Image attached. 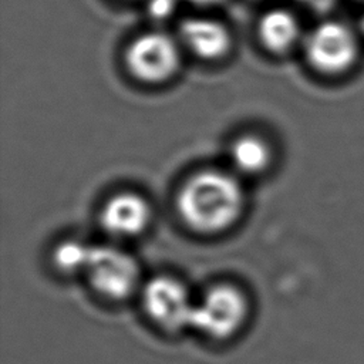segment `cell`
<instances>
[{
    "instance_id": "3957f363",
    "label": "cell",
    "mask_w": 364,
    "mask_h": 364,
    "mask_svg": "<svg viewBox=\"0 0 364 364\" xmlns=\"http://www.w3.org/2000/svg\"><path fill=\"white\" fill-rule=\"evenodd\" d=\"M85 274L95 291L112 300L128 297L139 283V266L114 246H92Z\"/></svg>"
},
{
    "instance_id": "7c38bea8",
    "label": "cell",
    "mask_w": 364,
    "mask_h": 364,
    "mask_svg": "<svg viewBox=\"0 0 364 364\" xmlns=\"http://www.w3.org/2000/svg\"><path fill=\"white\" fill-rule=\"evenodd\" d=\"M175 0H151L149 13L158 18L166 17L173 11Z\"/></svg>"
},
{
    "instance_id": "5b68a950",
    "label": "cell",
    "mask_w": 364,
    "mask_h": 364,
    "mask_svg": "<svg viewBox=\"0 0 364 364\" xmlns=\"http://www.w3.org/2000/svg\"><path fill=\"white\" fill-rule=\"evenodd\" d=\"M129 73L144 82L171 78L181 63L179 47L166 33L152 31L135 38L125 54Z\"/></svg>"
},
{
    "instance_id": "8992f818",
    "label": "cell",
    "mask_w": 364,
    "mask_h": 364,
    "mask_svg": "<svg viewBox=\"0 0 364 364\" xmlns=\"http://www.w3.org/2000/svg\"><path fill=\"white\" fill-rule=\"evenodd\" d=\"M142 304L152 321L166 330L191 327L195 303L182 282L171 276L151 279L142 290Z\"/></svg>"
},
{
    "instance_id": "ba28073f",
    "label": "cell",
    "mask_w": 364,
    "mask_h": 364,
    "mask_svg": "<svg viewBox=\"0 0 364 364\" xmlns=\"http://www.w3.org/2000/svg\"><path fill=\"white\" fill-rule=\"evenodd\" d=\"M181 36L188 48L205 60L225 55L230 47V34L216 20L193 17L181 26Z\"/></svg>"
},
{
    "instance_id": "52a82bcc",
    "label": "cell",
    "mask_w": 364,
    "mask_h": 364,
    "mask_svg": "<svg viewBox=\"0 0 364 364\" xmlns=\"http://www.w3.org/2000/svg\"><path fill=\"white\" fill-rule=\"evenodd\" d=\"M100 219L104 230L112 236H138L151 222V208L141 195L119 192L105 202Z\"/></svg>"
},
{
    "instance_id": "9c48e42d",
    "label": "cell",
    "mask_w": 364,
    "mask_h": 364,
    "mask_svg": "<svg viewBox=\"0 0 364 364\" xmlns=\"http://www.w3.org/2000/svg\"><path fill=\"white\" fill-rule=\"evenodd\" d=\"M300 36L297 18L283 9L269 10L259 21V37L273 53L289 50Z\"/></svg>"
},
{
    "instance_id": "277c9868",
    "label": "cell",
    "mask_w": 364,
    "mask_h": 364,
    "mask_svg": "<svg viewBox=\"0 0 364 364\" xmlns=\"http://www.w3.org/2000/svg\"><path fill=\"white\" fill-rule=\"evenodd\" d=\"M306 57L320 73L338 74L353 65L358 51L354 31L340 21L317 24L306 38Z\"/></svg>"
},
{
    "instance_id": "4fadbf2b",
    "label": "cell",
    "mask_w": 364,
    "mask_h": 364,
    "mask_svg": "<svg viewBox=\"0 0 364 364\" xmlns=\"http://www.w3.org/2000/svg\"><path fill=\"white\" fill-rule=\"evenodd\" d=\"M297 1L307 3V4H310L311 7H314L317 10H326L333 4L334 0H297Z\"/></svg>"
},
{
    "instance_id": "7a4b0ae2",
    "label": "cell",
    "mask_w": 364,
    "mask_h": 364,
    "mask_svg": "<svg viewBox=\"0 0 364 364\" xmlns=\"http://www.w3.org/2000/svg\"><path fill=\"white\" fill-rule=\"evenodd\" d=\"M249 314V301L245 293L228 283L215 284L195 303L191 327L202 334L223 340L236 334Z\"/></svg>"
},
{
    "instance_id": "30bf717a",
    "label": "cell",
    "mask_w": 364,
    "mask_h": 364,
    "mask_svg": "<svg viewBox=\"0 0 364 364\" xmlns=\"http://www.w3.org/2000/svg\"><path fill=\"white\" fill-rule=\"evenodd\" d=\"M230 159L243 173L263 172L270 162L269 145L256 135H243L230 146Z\"/></svg>"
},
{
    "instance_id": "8fae6325",
    "label": "cell",
    "mask_w": 364,
    "mask_h": 364,
    "mask_svg": "<svg viewBox=\"0 0 364 364\" xmlns=\"http://www.w3.org/2000/svg\"><path fill=\"white\" fill-rule=\"evenodd\" d=\"M91 249V245L82 243L80 240H64L54 249L53 260L61 272L85 273Z\"/></svg>"
},
{
    "instance_id": "6da1fadb",
    "label": "cell",
    "mask_w": 364,
    "mask_h": 364,
    "mask_svg": "<svg viewBox=\"0 0 364 364\" xmlns=\"http://www.w3.org/2000/svg\"><path fill=\"white\" fill-rule=\"evenodd\" d=\"M243 200V189L232 175L205 169L183 183L176 198V208L192 230L218 233L239 219Z\"/></svg>"
},
{
    "instance_id": "5bb4252c",
    "label": "cell",
    "mask_w": 364,
    "mask_h": 364,
    "mask_svg": "<svg viewBox=\"0 0 364 364\" xmlns=\"http://www.w3.org/2000/svg\"><path fill=\"white\" fill-rule=\"evenodd\" d=\"M360 31H361V34L364 36V16L361 17V21H360Z\"/></svg>"
}]
</instances>
